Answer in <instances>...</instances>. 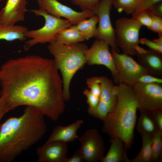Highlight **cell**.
Returning <instances> with one entry per match:
<instances>
[{
    "instance_id": "obj_34",
    "label": "cell",
    "mask_w": 162,
    "mask_h": 162,
    "mask_svg": "<svg viewBox=\"0 0 162 162\" xmlns=\"http://www.w3.org/2000/svg\"><path fill=\"white\" fill-rule=\"evenodd\" d=\"M147 10L152 15L162 17V2L156 4Z\"/></svg>"
},
{
    "instance_id": "obj_11",
    "label": "cell",
    "mask_w": 162,
    "mask_h": 162,
    "mask_svg": "<svg viewBox=\"0 0 162 162\" xmlns=\"http://www.w3.org/2000/svg\"><path fill=\"white\" fill-rule=\"evenodd\" d=\"M78 139L84 161H101L105 156V146L104 140L97 129L87 130Z\"/></svg>"
},
{
    "instance_id": "obj_20",
    "label": "cell",
    "mask_w": 162,
    "mask_h": 162,
    "mask_svg": "<svg viewBox=\"0 0 162 162\" xmlns=\"http://www.w3.org/2000/svg\"><path fill=\"white\" fill-rule=\"evenodd\" d=\"M56 40L62 44L70 45L85 40L74 25L61 31L57 35Z\"/></svg>"
},
{
    "instance_id": "obj_12",
    "label": "cell",
    "mask_w": 162,
    "mask_h": 162,
    "mask_svg": "<svg viewBox=\"0 0 162 162\" xmlns=\"http://www.w3.org/2000/svg\"><path fill=\"white\" fill-rule=\"evenodd\" d=\"M109 45L104 41L97 39L91 47L85 52L87 63L89 65H103L110 71L113 82L118 84V73Z\"/></svg>"
},
{
    "instance_id": "obj_37",
    "label": "cell",
    "mask_w": 162,
    "mask_h": 162,
    "mask_svg": "<svg viewBox=\"0 0 162 162\" xmlns=\"http://www.w3.org/2000/svg\"><path fill=\"white\" fill-rule=\"evenodd\" d=\"M8 112H9L8 110L4 101L0 97V122L3 116ZM1 124L0 123V128Z\"/></svg>"
},
{
    "instance_id": "obj_28",
    "label": "cell",
    "mask_w": 162,
    "mask_h": 162,
    "mask_svg": "<svg viewBox=\"0 0 162 162\" xmlns=\"http://www.w3.org/2000/svg\"><path fill=\"white\" fill-rule=\"evenodd\" d=\"M132 15V18L136 20L142 26H145L148 28L152 23V15L147 10L134 13Z\"/></svg>"
},
{
    "instance_id": "obj_23",
    "label": "cell",
    "mask_w": 162,
    "mask_h": 162,
    "mask_svg": "<svg viewBox=\"0 0 162 162\" xmlns=\"http://www.w3.org/2000/svg\"><path fill=\"white\" fill-rule=\"evenodd\" d=\"M142 146L139 153L129 162H150L151 157L152 136L141 135Z\"/></svg>"
},
{
    "instance_id": "obj_26",
    "label": "cell",
    "mask_w": 162,
    "mask_h": 162,
    "mask_svg": "<svg viewBox=\"0 0 162 162\" xmlns=\"http://www.w3.org/2000/svg\"><path fill=\"white\" fill-rule=\"evenodd\" d=\"M74 4L78 6L82 11H94L98 5L100 0H70Z\"/></svg>"
},
{
    "instance_id": "obj_18",
    "label": "cell",
    "mask_w": 162,
    "mask_h": 162,
    "mask_svg": "<svg viewBox=\"0 0 162 162\" xmlns=\"http://www.w3.org/2000/svg\"><path fill=\"white\" fill-rule=\"evenodd\" d=\"M110 145L106 155L101 162H129L127 154V148L123 141L118 138H110Z\"/></svg>"
},
{
    "instance_id": "obj_21",
    "label": "cell",
    "mask_w": 162,
    "mask_h": 162,
    "mask_svg": "<svg viewBox=\"0 0 162 162\" xmlns=\"http://www.w3.org/2000/svg\"><path fill=\"white\" fill-rule=\"evenodd\" d=\"M136 129L141 135L152 136L158 130L152 113L147 112H141Z\"/></svg>"
},
{
    "instance_id": "obj_9",
    "label": "cell",
    "mask_w": 162,
    "mask_h": 162,
    "mask_svg": "<svg viewBox=\"0 0 162 162\" xmlns=\"http://www.w3.org/2000/svg\"><path fill=\"white\" fill-rule=\"evenodd\" d=\"M113 0H100L94 11L99 17L98 26L94 37L107 43L112 49L120 52V48L116 42L115 29L112 26L110 17Z\"/></svg>"
},
{
    "instance_id": "obj_5",
    "label": "cell",
    "mask_w": 162,
    "mask_h": 162,
    "mask_svg": "<svg viewBox=\"0 0 162 162\" xmlns=\"http://www.w3.org/2000/svg\"><path fill=\"white\" fill-rule=\"evenodd\" d=\"M29 11L36 16H43L45 22L41 28L28 30L26 32V37L30 39L26 41L23 46L25 50H28L37 44L50 43L56 40L57 35L61 31L70 27L72 25L67 19L55 17L40 9H32Z\"/></svg>"
},
{
    "instance_id": "obj_38",
    "label": "cell",
    "mask_w": 162,
    "mask_h": 162,
    "mask_svg": "<svg viewBox=\"0 0 162 162\" xmlns=\"http://www.w3.org/2000/svg\"><path fill=\"white\" fill-rule=\"evenodd\" d=\"M2 0H0V2L2 1Z\"/></svg>"
},
{
    "instance_id": "obj_8",
    "label": "cell",
    "mask_w": 162,
    "mask_h": 162,
    "mask_svg": "<svg viewBox=\"0 0 162 162\" xmlns=\"http://www.w3.org/2000/svg\"><path fill=\"white\" fill-rule=\"evenodd\" d=\"M118 73V85L123 83L133 86L141 76L148 74L147 70L130 55L120 53L111 49Z\"/></svg>"
},
{
    "instance_id": "obj_4",
    "label": "cell",
    "mask_w": 162,
    "mask_h": 162,
    "mask_svg": "<svg viewBox=\"0 0 162 162\" xmlns=\"http://www.w3.org/2000/svg\"><path fill=\"white\" fill-rule=\"evenodd\" d=\"M47 48L62 74L64 99L65 101H69L71 82L76 72L87 63L85 52L88 48L83 43L66 45L56 40L49 43Z\"/></svg>"
},
{
    "instance_id": "obj_3",
    "label": "cell",
    "mask_w": 162,
    "mask_h": 162,
    "mask_svg": "<svg viewBox=\"0 0 162 162\" xmlns=\"http://www.w3.org/2000/svg\"><path fill=\"white\" fill-rule=\"evenodd\" d=\"M117 86V100L113 109L103 121L102 130L111 138H118L127 149L132 146L136 123L137 103L133 86Z\"/></svg>"
},
{
    "instance_id": "obj_24",
    "label": "cell",
    "mask_w": 162,
    "mask_h": 162,
    "mask_svg": "<svg viewBox=\"0 0 162 162\" xmlns=\"http://www.w3.org/2000/svg\"><path fill=\"white\" fill-rule=\"evenodd\" d=\"M162 159V132L158 130L152 136L150 162H161Z\"/></svg>"
},
{
    "instance_id": "obj_17",
    "label": "cell",
    "mask_w": 162,
    "mask_h": 162,
    "mask_svg": "<svg viewBox=\"0 0 162 162\" xmlns=\"http://www.w3.org/2000/svg\"><path fill=\"white\" fill-rule=\"evenodd\" d=\"M83 123V121L80 119L67 126H56L46 142L59 141L67 143L74 141L79 137L77 132Z\"/></svg>"
},
{
    "instance_id": "obj_7",
    "label": "cell",
    "mask_w": 162,
    "mask_h": 162,
    "mask_svg": "<svg viewBox=\"0 0 162 162\" xmlns=\"http://www.w3.org/2000/svg\"><path fill=\"white\" fill-rule=\"evenodd\" d=\"M140 112L162 111V85L137 83L133 86Z\"/></svg>"
},
{
    "instance_id": "obj_33",
    "label": "cell",
    "mask_w": 162,
    "mask_h": 162,
    "mask_svg": "<svg viewBox=\"0 0 162 162\" xmlns=\"http://www.w3.org/2000/svg\"><path fill=\"white\" fill-rule=\"evenodd\" d=\"M162 1V0H142L139 5L134 13L147 10L154 5Z\"/></svg>"
},
{
    "instance_id": "obj_36",
    "label": "cell",
    "mask_w": 162,
    "mask_h": 162,
    "mask_svg": "<svg viewBox=\"0 0 162 162\" xmlns=\"http://www.w3.org/2000/svg\"><path fill=\"white\" fill-rule=\"evenodd\" d=\"M158 130L162 132V111L152 113Z\"/></svg>"
},
{
    "instance_id": "obj_31",
    "label": "cell",
    "mask_w": 162,
    "mask_h": 162,
    "mask_svg": "<svg viewBox=\"0 0 162 162\" xmlns=\"http://www.w3.org/2000/svg\"><path fill=\"white\" fill-rule=\"evenodd\" d=\"M87 98V102L88 105V109H92L98 105L100 100V97L93 94L89 90L86 89L83 92Z\"/></svg>"
},
{
    "instance_id": "obj_10",
    "label": "cell",
    "mask_w": 162,
    "mask_h": 162,
    "mask_svg": "<svg viewBox=\"0 0 162 162\" xmlns=\"http://www.w3.org/2000/svg\"><path fill=\"white\" fill-rule=\"evenodd\" d=\"M101 88L99 102L94 108L88 109L91 116L103 121L108 114L114 109L117 100V86L106 76H97Z\"/></svg>"
},
{
    "instance_id": "obj_15",
    "label": "cell",
    "mask_w": 162,
    "mask_h": 162,
    "mask_svg": "<svg viewBox=\"0 0 162 162\" xmlns=\"http://www.w3.org/2000/svg\"><path fill=\"white\" fill-rule=\"evenodd\" d=\"M26 0H7L0 10V21L8 25H14L24 20L27 11Z\"/></svg>"
},
{
    "instance_id": "obj_13",
    "label": "cell",
    "mask_w": 162,
    "mask_h": 162,
    "mask_svg": "<svg viewBox=\"0 0 162 162\" xmlns=\"http://www.w3.org/2000/svg\"><path fill=\"white\" fill-rule=\"evenodd\" d=\"M39 9L56 17H64L72 24L76 25L81 20L95 15L94 11L77 12L60 2L57 0H37Z\"/></svg>"
},
{
    "instance_id": "obj_16",
    "label": "cell",
    "mask_w": 162,
    "mask_h": 162,
    "mask_svg": "<svg viewBox=\"0 0 162 162\" xmlns=\"http://www.w3.org/2000/svg\"><path fill=\"white\" fill-rule=\"evenodd\" d=\"M136 56L138 62L147 70L148 74L159 77H162L161 54L149 49Z\"/></svg>"
},
{
    "instance_id": "obj_32",
    "label": "cell",
    "mask_w": 162,
    "mask_h": 162,
    "mask_svg": "<svg viewBox=\"0 0 162 162\" xmlns=\"http://www.w3.org/2000/svg\"><path fill=\"white\" fill-rule=\"evenodd\" d=\"M137 83L145 84H162V79L149 74L141 76L138 79Z\"/></svg>"
},
{
    "instance_id": "obj_35",
    "label": "cell",
    "mask_w": 162,
    "mask_h": 162,
    "mask_svg": "<svg viewBox=\"0 0 162 162\" xmlns=\"http://www.w3.org/2000/svg\"><path fill=\"white\" fill-rule=\"evenodd\" d=\"M84 160L80 148L77 149L73 155L69 158H67L65 162H82Z\"/></svg>"
},
{
    "instance_id": "obj_22",
    "label": "cell",
    "mask_w": 162,
    "mask_h": 162,
    "mask_svg": "<svg viewBox=\"0 0 162 162\" xmlns=\"http://www.w3.org/2000/svg\"><path fill=\"white\" fill-rule=\"evenodd\" d=\"M98 21V16L95 15L88 19H86L81 20L75 25L85 40H88L94 37L97 29L96 25Z\"/></svg>"
},
{
    "instance_id": "obj_29",
    "label": "cell",
    "mask_w": 162,
    "mask_h": 162,
    "mask_svg": "<svg viewBox=\"0 0 162 162\" xmlns=\"http://www.w3.org/2000/svg\"><path fill=\"white\" fill-rule=\"evenodd\" d=\"M86 82L90 90L94 95L100 97L101 93V88L98 80L97 76L89 78L86 80Z\"/></svg>"
},
{
    "instance_id": "obj_2",
    "label": "cell",
    "mask_w": 162,
    "mask_h": 162,
    "mask_svg": "<svg viewBox=\"0 0 162 162\" xmlns=\"http://www.w3.org/2000/svg\"><path fill=\"white\" fill-rule=\"evenodd\" d=\"M45 116L27 106L20 116L11 117L1 124L0 162H11L40 140L47 130Z\"/></svg>"
},
{
    "instance_id": "obj_14",
    "label": "cell",
    "mask_w": 162,
    "mask_h": 162,
    "mask_svg": "<svg viewBox=\"0 0 162 162\" xmlns=\"http://www.w3.org/2000/svg\"><path fill=\"white\" fill-rule=\"evenodd\" d=\"M68 152L67 143L59 141L45 142L36 149L38 162H65Z\"/></svg>"
},
{
    "instance_id": "obj_30",
    "label": "cell",
    "mask_w": 162,
    "mask_h": 162,
    "mask_svg": "<svg viewBox=\"0 0 162 162\" xmlns=\"http://www.w3.org/2000/svg\"><path fill=\"white\" fill-rule=\"evenodd\" d=\"M152 15V22L148 29L158 33L159 36L162 35V17Z\"/></svg>"
},
{
    "instance_id": "obj_27",
    "label": "cell",
    "mask_w": 162,
    "mask_h": 162,
    "mask_svg": "<svg viewBox=\"0 0 162 162\" xmlns=\"http://www.w3.org/2000/svg\"><path fill=\"white\" fill-rule=\"evenodd\" d=\"M140 43L145 45L149 49L162 54V35L152 40L144 38L140 40Z\"/></svg>"
},
{
    "instance_id": "obj_19",
    "label": "cell",
    "mask_w": 162,
    "mask_h": 162,
    "mask_svg": "<svg viewBox=\"0 0 162 162\" xmlns=\"http://www.w3.org/2000/svg\"><path fill=\"white\" fill-rule=\"evenodd\" d=\"M28 30L25 26L15 25H8L0 21V40H24L27 39L25 33Z\"/></svg>"
},
{
    "instance_id": "obj_1",
    "label": "cell",
    "mask_w": 162,
    "mask_h": 162,
    "mask_svg": "<svg viewBox=\"0 0 162 162\" xmlns=\"http://www.w3.org/2000/svg\"><path fill=\"white\" fill-rule=\"evenodd\" d=\"M53 59L36 55L9 59L0 67V97L9 112L22 106L54 121L65 109L63 82Z\"/></svg>"
},
{
    "instance_id": "obj_25",
    "label": "cell",
    "mask_w": 162,
    "mask_h": 162,
    "mask_svg": "<svg viewBox=\"0 0 162 162\" xmlns=\"http://www.w3.org/2000/svg\"><path fill=\"white\" fill-rule=\"evenodd\" d=\"M142 0H113L112 5L118 11L132 14L136 10Z\"/></svg>"
},
{
    "instance_id": "obj_6",
    "label": "cell",
    "mask_w": 162,
    "mask_h": 162,
    "mask_svg": "<svg viewBox=\"0 0 162 162\" xmlns=\"http://www.w3.org/2000/svg\"><path fill=\"white\" fill-rule=\"evenodd\" d=\"M142 25L133 18L122 17L117 20L115 32L117 44L124 53L136 56L144 52L140 47L139 33Z\"/></svg>"
}]
</instances>
